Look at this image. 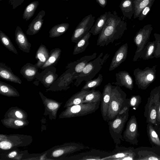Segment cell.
Here are the masks:
<instances>
[{
	"instance_id": "74e56055",
	"label": "cell",
	"mask_w": 160,
	"mask_h": 160,
	"mask_svg": "<svg viewBox=\"0 0 160 160\" xmlns=\"http://www.w3.org/2000/svg\"><path fill=\"white\" fill-rule=\"evenodd\" d=\"M135 5L133 18H138L142 10L153 0H133Z\"/></svg>"
},
{
	"instance_id": "836d02e7",
	"label": "cell",
	"mask_w": 160,
	"mask_h": 160,
	"mask_svg": "<svg viewBox=\"0 0 160 160\" xmlns=\"http://www.w3.org/2000/svg\"><path fill=\"white\" fill-rule=\"evenodd\" d=\"M61 52V50L59 48L52 50L50 52V55L48 60L39 68L44 69L54 63L60 58Z\"/></svg>"
},
{
	"instance_id": "9c48e42d",
	"label": "cell",
	"mask_w": 160,
	"mask_h": 160,
	"mask_svg": "<svg viewBox=\"0 0 160 160\" xmlns=\"http://www.w3.org/2000/svg\"><path fill=\"white\" fill-rule=\"evenodd\" d=\"M156 67L155 65L151 68L146 67L143 70L139 68L134 69L133 75L135 83L139 89H146L155 81L156 78Z\"/></svg>"
},
{
	"instance_id": "f546056e",
	"label": "cell",
	"mask_w": 160,
	"mask_h": 160,
	"mask_svg": "<svg viewBox=\"0 0 160 160\" xmlns=\"http://www.w3.org/2000/svg\"><path fill=\"white\" fill-rule=\"evenodd\" d=\"M0 94L8 97H19L20 94L16 88L12 86L0 81Z\"/></svg>"
},
{
	"instance_id": "d4e9b609",
	"label": "cell",
	"mask_w": 160,
	"mask_h": 160,
	"mask_svg": "<svg viewBox=\"0 0 160 160\" xmlns=\"http://www.w3.org/2000/svg\"><path fill=\"white\" fill-rule=\"evenodd\" d=\"M119 7L124 17L131 19L135 12L133 0H122Z\"/></svg>"
},
{
	"instance_id": "8992f818",
	"label": "cell",
	"mask_w": 160,
	"mask_h": 160,
	"mask_svg": "<svg viewBox=\"0 0 160 160\" xmlns=\"http://www.w3.org/2000/svg\"><path fill=\"white\" fill-rule=\"evenodd\" d=\"M160 103V85L152 90L145 107L144 116L147 122L156 124L157 110Z\"/></svg>"
},
{
	"instance_id": "603a6c76",
	"label": "cell",
	"mask_w": 160,
	"mask_h": 160,
	"mask_svg": "<svg viewBox=\"0 0 160 160\" xmlns=\"http://www.w3.org/2000/svg\"><path fill=\"white\" fill-rule=\"evenodd\" d=\"M38 68L36 64L28 63L22 67L20 73L28 81H31L35 78Z\"/></svg>"
},
{
	"instance_id": "cb8c5ba5",
	"label": "cell",
	"mask_w": 160,
	"mask_h": 160,
	"mask_svg": "<svg viewBox=\"0 0 160 160\" xmlns=\"http://www.w3.org/2000/svg\"><path fill=\"white\" fill-rule=\"evenodd\" d=\"M1 122L6 127L15 129L22 128L29 123L27 119L24 120L12 118H4L1 120Z\"/></svg>"
},
{
	"instance_id": "5bb4252c",
	"label": "cell",
	"mask_w": 160,
	"mask_h": 160,
	"mask_svg": "<svg viewBox=\"0 0 160 160\" xmlns=\"http://www.w3.org/2000/svg\"><path fill=\"white\" fill-rule=\"evenodd\" d=\"M97 54L94 52L90 55L83 56L79 59L69 63L68 66L70 73L77 79L86 65L96 57Z\"/></svg>"
},
{
	"instance_id": "1f68e13d",
	"label": "cell",
	"mask_w": 160,
	"mask_h": 160,
	"mask_svg": "<svg viewBox=\"0 0 160 160\" xmlns=\"http://www.w3.org/2000/svg\"><path fill=\"white\" fill-rule=\"evenodd\" d=\"M155 51L154 41L149 42L142 50L139 58L144 60L153 58Z\"/></svg>"
},
{
	"instance_id": "681fc988",
	"label": "cell",
	"mask_w": 160,
	"mask_h": 160,
	"mask_svg": "<svg viewBox=\"0 0 160 160\" xmlns=\"http://www.w3.org/2000/svg\"><path fill=\"white\" fill-rule=\"evenodd\" d=\"M63 0L68 1V0Z\"/></svg>"
},
{
	"instance_id": "4316f807",
	"label": "cell",
	"mask_w": 160,
	"mask_h": 160,
	"mask_svg": "<svg viewBox=\"0 0 160 160\" xmlns=\"http://www.w3.org/2000/svg\"><path fill=\"white\" fill-rule=\"evenodd\" d=\"M28 117L27 113L24 110L17 107L10 108L6 112L4 118H14L21 120H27Z\"/></svg>"
},
{
	"instance_id": "d590c367",
	"label": "cell",
	"mask_w": 160,
	"mask_h": 160,
	"mask_svg": "<svg viewBox=\"0 0 160 160\" xmlns=\"http://www.w3.org/2000/svg\"><path fill=\"white\" fill-rule=\"evenodd\" d=\"M39 5L38 1H35L31 2L25 8L22 18L26 21L28 20L34 15L35 11Z\"/></svg>"
},
{
	"instance_id": "c3c4849f",
	"label": "cell",
	"mask_w": 160,
	"mask_h": 160,
	"mask_svg": "<svg viewBox=\"0 0 160 160\" xmlns=\"http://www.w3.org/2000/svg\"><path fill=\"white\" fill-rule=\"evenodd\" d=\"M160 123V103L157 110L156 122Z\"/></svg>"
},
{
	"instance_id": "ba28073f",
	"label": "cell",
	"mask_w": 160,
	"mask_h": 160,
	"mask_svg": "<svg viewBox=\"0 0 160 160\" xmlns=\"http://www.w3.org/2000/svg\"><path fill=\"white\" fill-rule=\"evenodd\" d=\"M129 116L128 111L122 115H118L114 119L108 121L109 132L116 146L124 141L122 133Z\"/></svg>"
},
{
	"instance_id": "7a4b0ae2",
	"label": "cell",
	"mask_w": 160,
	"mask_h": 160,
	"mask_svg": "<svg viewBox=\"0 0 160 160\" xmlns=\"http://www.w3.org/2000/svg\"><path fill=\"white\" fill-rule=\"evenodd\" d=\"M103 52H101L96 58L89 62L76 79L74 85L79 86L83 81L86 82L92 79L101 69L106 62L109 54L107 53L102 58Z\"/></svg>"
},
{
	"instance_id": "60d3db41",
	"label": "cell",
	"mask_w": 160,
	"mask_h": 160,
	"mask_svg": "<svg viewBox=\"0 0 160 160\" xmlns=\"http://www.w3.org/2000/svg\"><path fill=\"white\" fill-rule=\"evenodd\" d=\"M58 76L56 74L49 72L43 77L42 82L45 87L48 88L56 80Z\"/></svg>"
},
{
	"instance_id": "8d00e7d4",
	"label": "cell",
	"mask_w": 160,
	"mask_h": 160,
	"mask_svg": "<svg viewBox=\"0 0 160 160\" xmlns=\"http://www.w3.org/2000/svg\"><path fill=\"white\" fill-rule=\"evenodd\" d=\"M0 39L2 43L9 51L18 55L17 50L12 42L10 38L1 30H0Z\"/></svg>"
},
{
	"instance_id": "30bf717a",
	"label": "cell",
	"mask_w": 160,
	"mask_h": 160,
	"mask_svg": "<svg viewBox=\"0 0 160 160\" xmlns=\"http://www.w3.org/2000/svg\"><path fill=\"white\" fill-rule=\"evenodd\" d=\"M152 29V25L149 24L145 25L136 33L133 42L137 48L132 59L133 61H137L139 58L142 50L149 42Z\"/></svg>"
},
{
	"instance_id": "83f0119b",
	"label": "cell",
	"mask_w": 160,
	"mask_h": 160,
	"mask_svg": "<svg viewBox=\"0 0 160 160\" xmlns=\"http://www.w3.org/2000/svg\"><path fill=\"white\" fill-rule=\"evenodd\" d=\"M50 55V53L46 47L41 44L37 51L35 58L37 60L36 64L39 68L47 61Z\"/></svg>"
},
{
	"instance_id": "6da1fadb",
	"label": "cell",
	"mask_w": 160,
	"mask_h": 160,
	"mask_svg": "<svg viewBox=\"0 0 160 160\" xmlns=\"http://www.w3.org/2000/svg\"><path fill=\"white\" fill-rule=\"evenodd\" d=\"M118 16L116 11L108 12L105 25L98 37L97 45L107 46L120 39L127 29V22Z\"/></svg>"
},
{
	"instance_id": "bcb514c9",
	"label": "cell",
	"mask_w": 160,
	"mask_h": 160,
	"mask_svg": "<svg viewBox=\"0 0 160 160\" xmlns=\"http://www.w3.org/2000/svg\"><path fill=\"white\" fill-rule=\"evenodd\" d=\"M129 108L130 106L129 104V101H128L121 108L118 115H121L128 112L129 110Z\"/></svg>"
},
{
	"instance_id": "f6af8a7d",
	"label": "cell",
	"mask_w": 160,
	"mask_h": 160,
	"mask_svg": "<svg viewBox=\"0 0 160 160\" xmlns=\"http://www.w3.org/2000/svg\"><path fill=\"white\" fill-rule=\"evenodd\" d=\"M155 0H152L151 3L147 6L142 11L139 16L138 20H142L145 18L151 10L152 7Z\"/></svg>"
},
{
	"instance_id": "ee69618b",
	"label": "cell",
	"mask_w": 160,
	"mask_h": 160,
	"mask_svg": "<svg viewBox=\"0 0 160 160\" xmlns=\"http://www.w3.org/2000/svg\"><path fill=\"white\" fill-rule=\"evenodd\" d=\"M141 102V98L140 96L133 95L129 99V104L130 107L134 109H136Z\"/></svg>"
},
{
	"instance_id": "484cf974",
	"label": "cell",
	"mask_w": 160,
	"mask_h": 160,
	"mask_svg": "<svg viewBox=\"0 0 160 160\" xmlns=\"http://www.w3.org/2000/svg\"><path fill=\"white\" fill-rule=\"evenodd\" d=\"M92 90H81L75 93L66 102L64 108H66L82 103L84 98Z\"/></svg>"
},
{
	"instance_id": "7c38bea8",
	"label": "cell",
	"mask_w": 160,
	"mask_h": 160,
	"mask_svg": "<svg viewBox=\"0 0 160 160\" xmlns=\"http://www.w3.org/2000/svg\"><path fill=\"white\" fill-rule=\"evenodd\" d=\"M138 135V123L136 118L133 115L131 116L127 123L123 133V138L127 142L133 144H137Z\"/></svg>"
},
{
	"instance_id": "7dc6e473",
	"label": "cell",
	"mask_w": 160,
	"mask_h": 160,
	"mask_svg": "<svg viewBox=\"0 0 160 160\" xmlns=\"http://www.w3.org/2000/svg\"><path fill=\"white\" fill-rule=\"evenodd\" d=\"M99 5L103 8H104L107 4V0H96Z\"/></svg>"
},
{
	"instance_id": "f907efd6",
	"label": "cell",
	"mask_w": 160,
	"mask_h": 160,
	"mask_svg": "<svg viewBox=\"0 0 160 160\" xmlns=\"http://www.w3.org/2000/svg\"><path fill=\"white\" fill-rule=\"evenodd\" d=\"M2 0H0V1H2Z\"/></svg>"
},
{
	"instance_id": "44dd1931",
	"label": "cell",
	"mask_w": 160,
	"mask_h": 160,
	"mask_svg": "<svg viewBox=\"0 0 160 160\" xmlns=\"http://www.w3.org/2000/svg\"><path fill=\"white\" fill-rule=\"evenodd\" d=\"M117 150L112 155L103 158L102 160H135L136 154L129 148L124 151Z\"/></svg>"
},
{
	"instance_id": "f35d334b",
	"label": "cell",
	"mask_w": 160,
	"mask_h": 160,
	"mask_svg": "<svg viewBox=\"0 0 160 160\" xmlns=\"http://www.w3.org/2000/svg\"><path fill=\"white\" fill-rule=\"evenodd\" d=\"M103 77L99 74L97 78L86 82L85 84L82 88L81 90L94 89L100 86L102 82Z\"/></svg>"
},
{
	"instance_id": "4dcf8cb0",
	"label": "cell",
	"mask_w": 160,
	"mask_h": 160,
	"mask_svg": "<svg viewBox=\"0 0 160 160\" xmlns=\"http://www.w3.org/2000/svg\"><path fill=\"white\" fill-rule=\"evenodd\" d=\"M69 24L67 23H62L53 27L49 31V37L54 38L60 36L68 30Z\"/></svg>"
},
{
	"instance_id": "d6986e66",
	"label": "cell",
	"mask_w": 160,
	"mask_h": 160,
	"mask_svg": "<svg viewBox=\"0 0 160 160\" xmlns=\"http://www.w3.org/2000/svg\"><path fill=\"white\" fill-rule=\"evenodd\" d=\"M45 12L42 10L32 20L28 26L26 31L27 34L32 35L38 33L40 30L43 23V17L45 16Z\"/></svg>"
},
{
	"instance_id": "7bdbcfd3",
	"label": "cell",
	"mask_w": 160,
	"mask_h": 160,
	"mask_svg": "<svg viewBox=\"0 0 160 160\" xmlns=\"http://www.w3.org/2000/svg\"><path fill=\"white\" fill-rule=\"evenodd\" d=\"M154 36L155 38V51L154 56L156 58H160V34L155 33Z\"/></svg>"
},
{
	"instance_id": "4fadbf2b",
	"label": "cell",
	"mask_w": 160,
	"mask_h": 160,
	"mask_svg": "<svg viewBox=\"0 0 160 160\" xmlns=\"http://www.w3.org/2000/svg\"><path fill=\"white\" fill-rule=\"evenodd\" d=\"M39 93L45 106L44 115H49V119L51 120L56 119L58 111L62 102H60L48 98L41 92H39Z\"/></svg>"
},
{
	"instance_id": "52a82bcc",
	"label": "cell",
	"mask_w": 160,
	"mask_h": 160,
	"mask_svg": "<svg viewBox=\"0 0 160 160\" xmlns=\"http://www.w3.org/2000/svg\"><path fill=\"white\" fill-rule=\"evenodd\" d=\"M86 148L83 145L75 142H69L52 148L46 152V157L51 159H59L63 156Z\"/></svg>"
},
{
	"instance_id": "9a60e30c",
	"label": "cell",
	"mask_w": 160,
	"mask_h": 160,
	"mask_svg": "<svg viewBox=\"0 0 160 160\" xmlns=\"http://www.w3.org/2000/svg\"><path fill=\"white\" fill-rule=\"evenodd\" d=\"M128 44L126 43L122 45L116 51L112 59L109 71L114 70L126 60L128 54Z\"/></svg>"
},
{
	"instance_id": "3957f363",
	"label": "cell",
	"mask_w": 160,
	"mask_h": 160,
	"mask_svg": "<svg viewBox=\"0 0 160 160\" xmlns=\"http://www.w3.org/2000/svg\"><path fill=\"white\" fill-rule=\"evenodd\" d=\"M126 93L120 87L112 86L111 93L107 114V122L115 119L122 107L128 101Z\"/></svg>"
},
{
	"instance_id": "e575fe53",
	"label": "cell",
	"mask_w": 160,
	"mask_h": 160,
	"mask_svg": "<svg viewBox=\"0 0 160 160\" xmlns=\"http://www.w3.org/2000/svg\"><path fill=\"white\" fill-rule=\"evenodd\" d=\"M92 91L85 97L82 103H94L101 101L102 98V93L99 90L91 89Z\"/></svg>"
},
{
	"instance_id": "ffe728a7",
	"label": "cell",
	"mask_w": 160,
	"mask_h": 160,
	"mask_svg": "<svg viewBox=\"0 0 160 160\" xmlns=\"http://www.w3.org/2000/svg\"><path fill=\"white\" fill-rule=\"evenodd\" d=\"M4 151L2 152H1V159L23 160V158L26 157L28 155L27 151H20L17 148Z\"/></svg>"
},
{
	"instance_id": "5b68a950",
	"label": "cell",
	"mask_w": 160,
	"mask_h": 160,
	"mask_svg": "<svg viewBox=\"0 0 160 160\" xmlns=\"http://www.w3.org/2000/svg\"><path fill=\"white\" fill-rule=\"evenodd\" d=\"M32 137L30 135L19 134L0 135L1 150H8L14 148L25 147L32 142Z\"/></svg>"
},
{
	"instance_id": "7402d4cb",
	"label": "cell",
	"mask_w": 160,
	"mask_h": 160,
	"mask_svg": "<svg viewBox=\"0 0 160 160\" xmlns=\"http://www.w3.org/2000/svg\"><path fill=\"white\" fill-rule=\"evenodd\" d=\"M0 78L19 84H21L22 82L21 79L14 74L10 68L2 63L0 64Z\"/></svg>"
},
{
	"instance_id": "d6a6232c",
	"label": "cell",
	"mask_w": 160,
	"mask_h": 160,
	"mask_svg": "<svg viewBox=\"0 0 160 160\" xmlns=\"http://www.w3.org/2000/svg\"><path fill=\"white\" fill-rule=\"evenodd\" d=\"M91 33L89 32L77 43L75 46L73 54L75 55L84 52L89 45V40Z\"/></svg>"
},
{
	"instance_id": "ab89813d",
	"label": "cell",
	"mask_w": 160,
	"mask_h": 160,
	"mask_svg": "<svg viewBox=\"0 0 160 160\" xmlns=\"http://www.w3.org/2000/svg\"><path fill=\"white\" fill-rule=\"evenodd\" d=\"M147 129L148 135L151 142L155 145L160 146V140L151 124L148 123Z\"/></svg>"
},
{
	"instance_id": "e0dca14e",
	"label": "cell",
	"mask_w": 160,
	"mask_h": 160,
	"mask_svg": "<svg viewBox=\"0 0 160 160\" xmlns=\"http://www.w3.org/2000/svg\"><path fill=\"white\" fill-rule=\"evenodd\" d=\"M115 82L112 84L120 87H124L132 90L133 88V80L129 73L126 71H120L116 73Z\"/></svg>"
},
{
	"instance_id": "ac0fdd59",
	"label": "cell",
	"mask_w": 160,
	"mask_h": 160,
	"mask_svg": "<svg viewBox=\"0 0 160 160\" xmlns=\"http://www.w3.org/2000/svg\"><path fill=\"white\" fill-rule=\"evenodd\" d=\"M15 35V42L19 48L24 52L29 53L31 43L28 42L25 34L19 26L16 27Z\"/></svg>"
},
{
	"instance_id": "277c9868",
	"label": "cell",
	"mask_w": 160,
	"mask_h": 160,
	"mask_svg": "<svg viewBox=\"0 0 160 160\" xmlns=\"http://www.w3.org/2000/svg\"><path fill=\"white\" fill-rule=\"evenodd\" d=\"M100 102L82 103L67 107L59 115V118L80 117L94 112L99 108Z\"/></svg>"
},
{
	"instance_id": "f1b7e54d",
	"label": "cell",
	"mask_w": 160,
	"mask_h": 160,
	"mask_svg": "<svg viewBox=\"0 0 160 160\" xmlns=\"http://www.w3.org/2000/svg\"><path fill=\"white\" fill-rule=\"evenodd\" d=\"M108 12H106L102 14L97 19L95 24L91 28L89 32L93 35L99 34L102 30L108 17Z\"/></svg>"
},
{
	"instance_id": "b9f144b4",
	"label": "cell",
	"mask_w": 160,
	"mask_h": 160,
	"mask_svg": "<svg viewBox=\"0 0 160 160\" xmlns=\"http://www.w3.org/2000/svg\"><path fill=\"white\" fill-rule=\"evenodd\" d=\"M139 156L136 160H160V156L152 152L150 153L149 152H143L142 154H141Z\"/></svg>"
},
{
	"instance_id": "2e32d148",
	"label": "cell",
	"mask_w": 160,
	"mask_h": 160,
	"mask_svg": "<svg viewBox=\"0 0 160 160\" xmlns=\"http://www.w3.org/2000/svg\"><path fill=\"white\" fill-rule=\"evenodd\" d=\"M112 86V84L110 82L106 84L102 93L101 111L102 117L106 121H107V114L111 93Z\"/></svg>"
},
{
	"instance_id": "8fae6325",
	"label": "cell",
	"mask_w": 160,
	"mask_h": 160,
	"mask_svg": "<svg viewBox=\"0 0 160 160\" xmlns=\"http://www.w3.org/2000/svg\"><path fill=\"white\" fill-rule=\"evenodd\" d=\"M94 21L95 17L91 14L83 18L75 29L71 38L72 42L77 43L89 32Z\"/></svg>"
}]
</instances>
